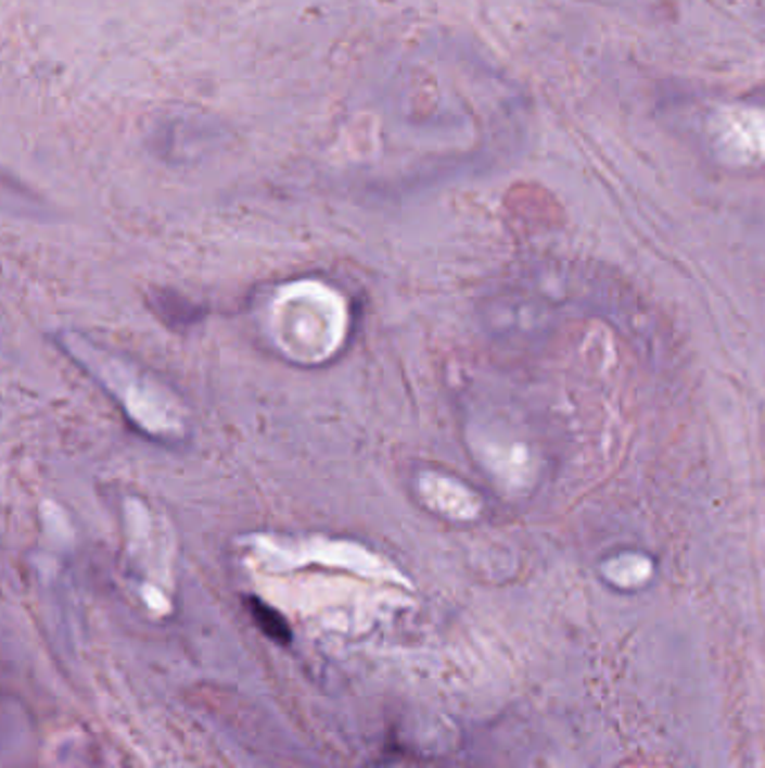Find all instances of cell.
<instances>
[{"label": "cell", "mask_w": 765, "mask_h": 768, "mask_svg": "<svg viewBox=\"0 0 765 768\" xmlns=\"http://www.w3.org/2000/svg\"><path fill=\"white\" fill-rule=\"evenodd\" d=\"M155 311L169 326H189L201 317V309L189 302L187 297L166 290L155 294Z\"/></svg>", "instance_id": "6da1fadb"}, {"label": "cell", "mask_w": 765, "mask_h": 768, "mask_svg": "<svg viewBox=\"0 0 765 768\" xmlns=\"http://www.w3.org/2000/svg\"><path fill=\"white\" fill-rule=\"evenodd\" d=\"M247 607H250L252 618L256 620V625L260 627V631L265 633V637H270L272 641H277V643H281V645L290 643V639H292L290 625L285 622V618H283L277 609H272V607H268V605H263L258 597H250V600H247Z\"/></svg>", "instance_id": "7a4b0ae2"}]
</instances>
